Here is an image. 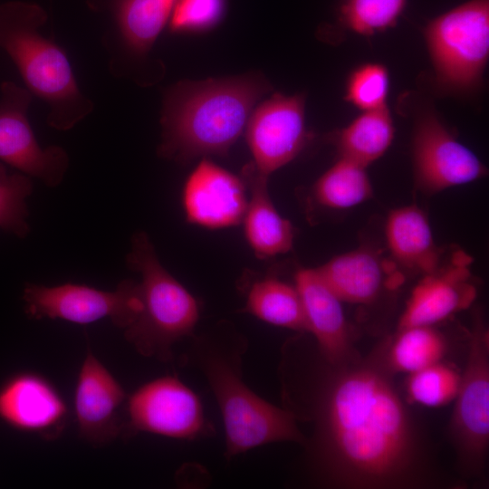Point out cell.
Instances as JSON below:
<instances>
[{"mask_svg":"<svg viewBox=\"0 0 489 489\" xmlns=\"http://www.w3.org/2000/svg\"><path fill=\"white\" fill-rule=\"evenodd\" d=\"M283 408L312 426L303 445L324 485L421 489L443 485L411 413L392 381L384 345L331 364L317 347L287 342L281 361Z\"/></svg>","mask_w":489,"mask_h":489,"instance_id":"obj_1","label":"cell"},{"mask_svg":"<svg viewBox=\"0 0 489 489\" xmlns=\"http://www.w3.org/2000/svg\"><path fill=\"white\" fill-rule=\"evenodd\" d=\"M271 89L257 72L172 85L163 99L158 156L187 163L197 157L226 155L256 102Z\"/></svg>","mask_w":489,"mask_h":489,"instance_id":"obj_2","label":"cell"},{"mask_svg":"<svg viewBox=\"0 0 489 489\" xmlns=\"http://www.w3.org/2000/svg\"><path fill=\"white\" fill-rule=\"evenodd\" d=\"M246 341L228 325L195 337L187 359L206 379L219 406L226 437V456L273 442L304 445L295 416L257 396L242 377Z\"/></svg>","mask_w":489,"mask_h":489,"instance_id":"obj_3","label":"cell"},{"mask_svg":"<svg viewBox=\"0 0 489 489\" xmlns=\"http://www.w3.org/2000/svg\"><path fill=\"white\" fill-rule=\"evenodd\" d=\"M47 20L35 4L0 5V47L17 67L27 90L49 106L48 124L68 130L93 110L76 82L65 52L39 32Z\"/></svg>","mask_w":489,"mask_h":489,"instance_id":"obj_4","label":"cell"},{"mask_svg":"<svg viewBox=\"0 0 489 489\" xmlns=\"http://www.w3.org/2000/svg\"><path fill=\"white\" fill-rule=\"evenodd\" d=\"M126 261L140 276L141 310L124 329L125 338L142 356L168 362L175 343L193 335L199 317L197 302L161 264L145 232L132 236Z\"/></svg>","mask_w":489,"mask_h":489,"instance_id":"obj_5","label":"cell"},{"mask_svg":"<svg viewBox=\"0 0 489 489\" xmlns=\"http://www.w3.org/2000/svg\"><path fill=\"white\" fill-rule=\"evenodd\" d=\"M424 35L439 89L464 93L478 88L489 56V0H470L440 14Z\"/></svg>","mask_w":489,"mask_h":489,"instance_id":"obj_6","label":"cell"},{"mask_svg":"<svg viewBox=\"0 0 489 489\" xmlns=\"http://www.w3.org/2000/svg\"><path fill=\"white\" fill-rule=\"evenodd\" d=\"M455 399L449 438L463 475L476 477L484 471L489 446V339L478 317Z\"/></svg>","mask_w":489,"mask_h":489,"instance_id":"obj_7","label":"cell"},{"mask_svg":"<svg viewBox=\"0 0 489 489\" xmlns=\"http://www.w3.org/2000/svg\"><path fill=\"white\" fill-rule=\"evenodd\" d=\"M22 299L25 313L32 319L88 324L108 318L122 329L141 310L139 282L130 279L120 282L112 292L71 283L56 286L27 283Z\"/></svg>","mask_w":489,"mask_h":489,"instance_id":"obj_8","label":"cell"},{"mask_svg":"<svg viewBox=\"0 0 489 489\" xmlns=\"http://www.w3.org/2000/svg\"><path fill=\"white\" fill-rule=\"evenodd\" d=\"M33 94L13 82L1 84L0 160L19 172L59 186L69 167V157L59 146L42 148L32 129L27 110Z\"/></svg>","mask_w":489,"mask_h":489,"instance_id":"obj_9","label":"cell"},{"mask_svg":"<svg viewBox=\"0 0 489 489\" xmlns=\"http://www.w3.org/2000/svg\"><path fill=\"white\" fill-rule=\"evenodd\" d=\"M125 434L147 432L173 438L193 439L207 433L197 395L172 376L153 379L128 399Z\"/></svg>","mask_w":489,"mask_h":489,"instance_id":"obj_10","label":"cell"},{"mask_svg":"<svg viewBox=\"0 0 489 489\" xmlns=\"http://www.w3.org/2000/svg\"><path fill=\"white\" fill-rule=\"evenodd\" d=\"M412 156L416 185L428 194L472 182L487 172L477 156L429 110L416 120Z\"/></svg>","mask_w":489,"mask_h":489,"instance_id":"obj_11","label":"cell"},{"mask_svg":"<svg viewBox=\"0 0 489 489\" xmlns=\"http://www.w3.org/2000/svg\"><path fill=\"white\" fill-rule=\"evenodd\" d=\"M302 95L274 93L254 108L245 126L247 144L253 155L251 167L269 177L303 149L310 134L305 126Z\"/></svg>","mask_w":489,"mask_h":489,"instance_id":"obj_12","label":"cell"},{"mask_svg":"<svg viewBox=\"0 0 489 489\" xmlns=\"http://www.w3.org/2000/svg\"><path fill=\"white\" fill-rule=\"evenodd\" d=\"M68 417L58 389L35 372H17L0 385V420L13 429L53 440L62 434Z\"/></svg>","mask_w":489,"mask_h":489,"instance_id":"obj_13","label":"cell"},{"mask_svg":"<svg viewBox=\"0 0 489 489\" xmlns=\"http://www.w3.org/2000/svg\"><path fill=\"white\" fill-rule=\"evenodd\" d=\"M125 398L121 385L88 348L74 392L79 436L94 446L112 442L123 429L119 411Z\"/></svg>","mask_w":489,"mask_h":489,"instance_id":"obj_14","label":"cell"},{"mask_svg":"<svg viewBox=\"0 0 489 489\" xmlns=\"http://www.w3.org/2000/svg\"><path fill=\"white\" fill-rule=\"evenodd\" d=\"M247 203L244 181L206 158L190 173L182 191L187 222L211 229L241 223Z\"/></svg>","mask_w":489,"mask_h":489,"instance_id":"obj_15","label":"cell"},{"mask_svg":"<svg viewBox=\"0 0 489 489\" xmlns=\"http://www.w3.org/2000/svg\"><path fill=\"white\" fill-rule=\"evenodd\" d=\"M469 264L470 258L465 254L456 252L449 264L425 274L412 291L398 331L413 326H433L468 308L477 293L469 281Z\"/></svg>","mask_w":489,"mask_h":489,"instance_id":"obj_16","label":"cell"},{"mask_svg":"<svg viewBox=\"0 0 489 489\" xmlns=\"http://www.w3.org/2000/svg\"><path fill=\"white\" fill-rule=\"evenodd\" d=\"M308 332L315 339L321 355L339 365L358 360L353 347L341 301L323 282L315 268L300 269L295 273Z\"/></svg>","mask_w":489,"mask_h":489,"instance_id":"obj_17","label":"cell"},{"mask_svg":"<svg viewBox=\"0 0 489 489\" xmlns=\"http://www.w3.org/2000/svg\"><path fill=\"white\" fill-rule=\"evenodd\" d=\"M315 269L341 302L357 304L375 301L388 277L397 272L395 264L367 248L340 254Z\"/></svg>","mask_w":489,"mask_h":489,"instance_id":"obj_18","label":"cell"},{"mask_svg":"<svg viewBox=\"0 0 489 489\" xmlns=\"http://www.w3.org/2000/svg\"><path fill=\"white\" fill-rule=\"evenodd\" d=\"M244 177L251 188L242 220L250 247L260 259L289 252L293 244V227L274 207L268 193V177L258 174L251 165L244 168Z\"/></svg>","mask_w":489,"mask_h":489,"instance_id":"obj_19","label":"cell"},{"mask_svg":"<svg viewBox=\"0 0 489 489\" xmlns=\"http://www.w3.org/2000/svg\"><path fill=\"white\" fill-rule=\"evenodd\" d=\"M385 234L390 254L398 265L424 275L441 266V250L434 242L425 213L417 206L390 211Z\"/></svg>","mask_w":489,"mask_h":489,"instance_id":"obj_20","label":"cell"},{"mask_svg":"<svg viewBox=\"0 0 489 489\" xmlns=\"http://www.w3.org/2000/svg\"><path fill=\"white\" fill-rule=\"evenodd\" d=\"M394 137L387 106L365 110L334 136L340 158L367 167L389 148Z\"/></svg>","mask_w":489,"mask_h":489,"instance_id":"obj_21","label":"cell"},{"mask_svg":"<svg viewBox=\"0 0 489 489\" xmlns=\"http://www.w3.org/2000/svg\"><path fill=\"white\" fill-rule=\"evenodd\" d=\"M244 310L273 325L308 331L302 299L295 284L277 277L270 275L255 280L247 291Z\"/></svg>","mask_w":489,"mask_h":489,"instance_id":"obj_22","label":"cell"},{"mask_svg":"<svg viewBox=\"0 0 489 489\" xmlns=\"http://www.w3.org/2000/svg\"><path fill=\"white\" fill-rule=\"evenodd\" d=\"M446 352L445 336L433 326L398 330L384 344L385 362L391 373H412L442 360Z\"/></svg>","mask_w":489,"mask_h":489,"instance_id":"obj_23","label":"cell"},{"mask_svg":"<svg viewBox=\"0 0 489 489\" xmlns=\"http://www.w3.org/2000/svg\"><path fill=\"white\" fill-rule=\"evenodd\" d=\"M175 0H116L114 12L127 46L147 53L169 21Z\"/></svg>","mask_w":489,"mask_h":489,"instance_id":"obj_24","label":"cell"},{"mask_svg":"<svg viewBox=\"0 0 489 489\" xmlns=\"http://www.w3.org/2000/svg\"><path fill=\"white\" fill-rule=\"evenodd\" d=\"M365 168L340 158L314 183L312 199L330 209H346L364 202L373 193Z\"/></svg>","mask_w":489,"mask_h":489,"instance_id":"obj_25","label":"cell"},{"mask_svg":"<svg viewBox=\"0 0 489 489\" xmlns=\"http://www.w3.org/2000/svg\"><path fill=\"white\" fill-rule=\"evenodd\" d=\"M407 0H342L339 25L360 35L370 36L393 27Z\"/></svg>","mask_w":489,"mask_h":489,"instance_id":"obj_26","label":"cell"},{"mask_svg":"<svg viewBox=\"0 0 489 489\" xmlns=\"http://www.w3.org/2000/svg\"><path fill=\"white\" fill-rule=\"evenodd\" d=\"M461 375L441 361L409 373L406 391L409 399L426 407H441L455 399Z\"/></svg>","mask_w":489,"mask_h":489,"instance_id":"obj_27","label":"cell"},{"mask_svg":"<svg viewBox=\"0 0 489 489\" xmlns=\"http://www.w3.org/2000/svg\"><path fill=\"white\" fill-rule=\"evenodd\" d=\"M32 192L30 177L21 172H9L0 163V229L20 238L28 235L26 199Z\"/></svg>","mask_w":489,"mask_h":489,"instance_id":"obj_28","label":"cell"},{"mask_svg":"<svg viewBox=\"0 0 489 489\" xmlns=\"http://www.w3.org/2000/svg\"><path fill=\"white\" fill-rule=\"evenodd\" d=\"M388 87L387 68L380 63H365L349 75L345 99L363 111L379 109L386 106Z\"/></svg>","mask_w":489,"mask_h":489,"instance_id":"obj_29","label":"cell"},{"mask_svg":"<svg viewBox=\"0 0 489 489\" xmlns=\"http://www.w3.org/2000/svg\"><path fill=\"white\" fill-rule=\"evenodd\" d=\"M225 0H175L168 24L173 33L207 31L222 19Z\"/></svg>","mask_w":489,"mask_h":489,"instance_id":"obj_30","label":"cell"}]
</instances>
